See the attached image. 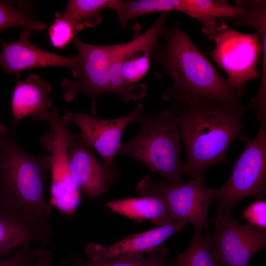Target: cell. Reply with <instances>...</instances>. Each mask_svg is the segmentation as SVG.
Here are the masks:
<instances>
[{
  "label": "cell",
  "instance_id": "21",
  "mask_svg": "<svg viewBox=\"0 0 266 266\" xmlns=\"http://www.w3.org/2000/svg\"><path fill=\"white\" fill-rule=\"evenodd\" d=\"M194 234L187 249L172 261L171 266H220L204 243L201 230L194 228Z\"/></svg>",
  "mask_w": 266,
  "mask_h": 266
},
{
  "label": "cell",
  "instance_id": "14",
  "mask_svg": "<svg viewBox=\"0 0 266 266\" xmlns=\"http://www.w3.org/2000/svg\"><path fill=\"white\" fill-rule=\"evenodd\" d=\"M31 32L23 29L19 39L12 43L0 40L2 49L0 52V65L5 74H15L19 77L24 70L46 66L66 67L72 74L80 78L82 64L79 55L66 57L41 49L30 40Z\"/></svg>",
  "mask_w": 266,
  "mask_h": 266
},
{
  "label": "cell",
  "instance_id": "6",
  "mask_svg": "<svg viewBox=\"0 0 266 266\" xmlns=\"http://www.w3.org/2000/svg\"><path fill=\"white\" fill-rule=\"evenodd\" d=\"M37 120L46 121L50 127L49 132L43 133L39 141L50 153V204L63 213L72 214L80 204L81 195L69 170L67 154L70 144L80 136V133L68 129L56 106L45 111Z\"/></svg>",
  "mask_w": 266,
  "mask_h": 266
},
{
  "label": "cell",
  "instance_id": "8",
  "mask_svg": "<svg viewBox=\"0 0 266 266\" xmlns=\"http://www.w3.org/2000/svg\"><path fill=\"white\" fill-rule=\"evenodd\" d=\"M203 176L192 178L177 186L166 180L154 181L144 176L137 184L140 196H151L161 199L165 203L172 221L190 222L201 230L208 228L207 213L211 202L216 198V189L204 186Z\"/></svg>",
  "mask_w": 266,
  "mask_h": 266
},
{
  "label": "cell",
  "instance_id": "7",
  "mask_svg": "<svg viewBox=\"0 0 266 266\" xmlns=\"http://www.w3.org/2000/svg\"><path fill=\"white\" fill-rule=\"evenodd\" d=\"M257 135L245 143L231 175L216 188L217 211L232 210L235 204L250 197L263 200L266 192V121L260 122Z\"/></svg>",
  "mask_w": 266,
  "mask_h": 266
},
{
  "label": "cell",
  "instance_id": "19",
  "mask_svg": "<svg viewBox=\"0 0 266 266\" xmlns=\"http://www.w3.org/2000/svg\"><path fill=\"white\" fill-rule=\"evenodd\" d=\"M112 0H70L62 13H56L57 17L69 22L77 32L85 27L94 28L102 19L101 10L108 8Z\"/></svg>",
  "mask_w": 266,
  "mask_h": 266
},
{
  "label": "cell",
  "instance_id": "20",
  "mask_svg": "<svg viewBox=\"0 0 266 266\" xmlns=\"http://www.w3.org/2000/svg\"><path fill=\"white\" fill-rule=\"evenodd\" d=\"M147 257L110 260L102 262L86 260L76 254L68 257L70 266H171L167 259L168 252L165 247H159L148 253Z\"/></svg>",
  "mask_w": 266,
  "mask_h": 266
},
{
  "label": "cell",
  "instance_id": "26",
  "mask_svg": "<svg viewBox=\"0 0 266 266\" xmlns=\"http://www.w3.org/2000/svg\"><path fill=\"white\" fill-rule=\"evenodd\" d=\"M36 258L34 266H52L53 251L51 249L41 247L33 250Z\"/></svg>",
  "mask_w": 266,
  "mask_h": 266
},
{
  "label": "cell",
  "instance_id": "23",
  "mask_svg": "<svg viewBox=\"0 0 266 266\" xmlns=\"http://www.w3.org/2000/svg\"><path fill=\"white\" fill-rule=\"evenodd\" d=\"M48 34L52 45L62 49L72 41L77 32L69 22L57 17L49 28Z\"/></svg>",
  "mask_w": 266,
  "mask_h": 266
},
{
  "label": "cell",
  "instance_id": "17",
  "mask_svg": "<svg viewBox=\"0 0 266 266\" xmlns=\"http://www.w3.org/2000/svg\"><path fill=\"white\" fill-rule=\"evenodd\" d=\"M52 90L51 85L47 80L36 74H28L24 81L18 78L11 101L12 125L15 126L27 116L37 120L40 115L51 108Z\"/></svg>",
  "mask_w": 266,
  "mask_h": 266
},
{
  "label": "cell",
  "instance_id": "18",
  "mask_svg": "<svg viewBox=\"0 0 266 266\" xmlns=\"http://www.w3.org/2000/svg\"><path fill=\"white\" fill-rule=\"evenodd\" d=\"M105 205L112 212L136 222L150 220L157 225L163 226L172 221L165 202L151 196H140L108 201Z\"/></svg>",
  "mask_w": 266,
  "mask_h": 266
},
{
  "label": "cell",
  "instance_id": "5",
  "mask_svg": "<svg viewBox=\"0 0 266 266\" xmlns=\"http://www.w3.org/2000/svg\"><path fill=\"white\" fill-rule=\"evenodd\" d=\"M166 19L167 13H162L149 29L132 40L110 45V93L118 95L121 101L128 103L146 96V86L134 83L149 71Z\"/></svg>",
  "mask_w": 266,
  "mask_h": 266
},
{
  "label": "cell",
  "instance_id": "3",
  "mask_svg": "<svg viewBox=\"0 0 266 266\" xmlns=\"http://www.w3.org/2000/svg\"><path fill=\"white\" fill-rule=\"evenodd\" d=\"M49 156L33 154L17 143L15 126L0 124V200L49 219L52 205L46 198Z\"/></svg>",
  "mask_w": 266,
  "mask_h": 266
},
{
  "label": "cell",
  "instance_id": "12",
  "mask_svg": "<svg viewBox=\"0 0 266 266\" xmlns=\"http://www.w3.org/2000/svg\"><path fill=\"white\" fill-rule=\"evenodd\" d=\"M139 102L128 115L112 119H103L86 113L68 111L61 116L66 125L74 124L80 131V138L102 157L104 164L114 167V160L121 144V139L127 126L136 122L142 113Z\"/></svg>",
  "mask_w": 266,
  "mask_h": 266
},
{
  "label": "cell",
  "instance_id": "13",
  "mask_svg": "<svg viewBox=\"0 0 266 266\" xmlns=\"http://www.w3.org/2000/svg\"><path fill=\"white\" fill-rule=\"evenodd\" d=\"M54 234L50 220L20 210L0 200V260L21 247L49 244Z\"/></svg>",
  "mask_w": 266,
  "mask_h": 266
},
{
  "label": "cell",
  "instance_id": "9",
  "mask_svg": "<svg viewBox=\"0 0 266 266\" xmlns=\"http://www.w3.org/2000/svg\"><path fill=\"white\" fill-rule=\"evenodd\" d=\"M214 231L202 239L220 266H247L266 244V231L249 224L241 225L232 210L217 211L210 219Z\"/></svg>",
  "mask_w": 266,
  "mask_h": 266
},
{
  "label": "cell",
  "instance_id": "25",
  "mask_svg": "<svg viewBox=\"0 0 266 266\" xmlns=\"http://www.w3.org/2000/svg\"><path fill=\"white\" fill-rule=\"evenodd\" d=\"M30 244L18 249L10 257L0 260V266H34L36 258Z\"/></svg>",
  "mask_w": 266,
  "mask_h": 266
},
{
  "label": "cell",
  "instance_id": "4",
  "mask_svg": "<svg viewBox=\"0 0 266 266\" xmlns=\"http://www.w3.org/2000/svg\"><path fill=\"white\" fill-rule=\"evenodd\" d=\"M136 122L140 125L138 134L121 143L117 154L141 162L173 186L182 184L183 164L180 159L182 144L175 115L170 109L142 113Z\"/></svg>",
  "mask_w": 266,
  "mask_h": 266
},
{
  "label": "cell",
  "instance_id": "2",
  "mask_svg": "<svg viewBox=\"0 0 266 266\" xmlns=\"http://www.w3.org/2000/svg\"><path fill=\"white\" fill-rule=\"evenodd\" d=\"M243 105L234 108L214 101H195L170 110L180 127L186 152L183 173L192 178L202 176L212 166L228 163L227 149L235 139H249L242 133L241 118L248 110Z\"/></svg>",
  "mask_w": 266,
  "mask_h": 266
},
{
  "label": "cell",
  "instance_id": "16",
  "mask_svg": "<svg viewBox=\"0 0 266 266\" xmlns=\"http://www.w3.org/2000/svg\"><path fill=\"white\" fill-rule=\"evenodd\" d=\"M187 222L176 220L129 235L109 246L90 242L84 249L90 260L102 262L110 260L134 258L143 256L155 250L174 233L183 230Z\"/></svg>",
  "mask_w": 266,
  "mask_h": 266
},
{
  "label": "cell",
  "instance_id": "27",
  "mask_svg": "<svg viewBox=\"0 0 266 266\" xmlns=\"http://www.w3.org/2000/svg\"><path fill=\"white\" fill-rule=\"evenodd\" d=\"M67 264V260L63 261L60 266H66Z\"/></svg>",
  "mask_w": 266,
  "mask_h": 266
},
{
  "label": "cell",
  "instance_id": "22",
  "mask_svg": "<svg viewBox=\"0 0 266 266\" xmlns=\"http://www.w3.org/2000/svg\"><path fill=\"white\" fill-rule=\"evenodd\" d=\"M13 27L22 28L33 32L43 31L47 26L43 22L30 16L25 10L0 1V33L3 30Z\"/></svg>",
  "mask_w": 266,
  "mask_h": 266
},
{
  "label": "cell",
  "instance_id": "10",
  "mask_svg": "<svg viewBox=\"0 0 266 266\" xmlns=\"http://www.w3.org/2000/svg\"><path fill=\"white\" fill-rule=\"evenodd\" d=\"M215 46L207 53L228 75L230 86L241 97L246 83L261 76L258 69L263 50L258 32L248 34L229 29L215 38Z\"/></svg>",
  "mask_w": 266,
  "mask_h": 266
},
{
  "label": "cell",
  "instance_id": "24",
  "mask_svg": "<svg viewBox=\"0 0 266 266\" xmlns=\"http://www.w3.org/2000/svg\"><path fill=\"white\" fill-rule=\"evenodd\" d=\"M266 201L258 200L243 210L242 218L249 224L261 229L266 228Z\"/></svg>",
  "mask_w": 266,
  "mask_h": 266
},
{
  "label": "cell",
  "instance_id": "15",
  "mask_svg": "<svg viewBox=\"0 0 266 266\" xmlns=\"http://www.w3.org/2000/svg\"><path fill=\"white\" fill-rule=\"evenodd\" d=\"M67 155L70 174L80 191L89 198L106 193L120 177L119 168L101 164L80 136L70 144Z\"/></svg>",
  "mask_w": 266,
  "mask_h": 266
},
{
  "label": "cell",
  "instance_id": "11",
  "mask_svg": "<svg viewBox=\"0 0 266 266\" xmlns=\"http://www.w3.org/2000/svg\"><path fill=\"white\" fill-rule=\"evenodd\" d=\"M82 64V73L75 81L63 79L60 84L63 98L71 102L79 93L88 95L92 101L91 114L97 116L96 101L101 95L110 93V45H96L84 42L76 36L72 41Z\"/></svg>",
  "mask_w": 266,
  "mask_h": 266
},
{
  "label": "cell",
  "instance_id": "1",
  "mask_svg": "<svg viewBox=\"0 0 266 266\" xmlns=\"http://www.w3.org/2000/svg\"><path fill=\"white\" fill-rule=\"evenodd\" d=\"M154 62L162 67L172 84L162 95L172 101L171 110L189 103L208 100L237 108L241 97L229 85L184 32L180 23L164 29Z\"/></svg>",
  "mask_w": 266,
  "mask_h": 266
}]
</instances>
